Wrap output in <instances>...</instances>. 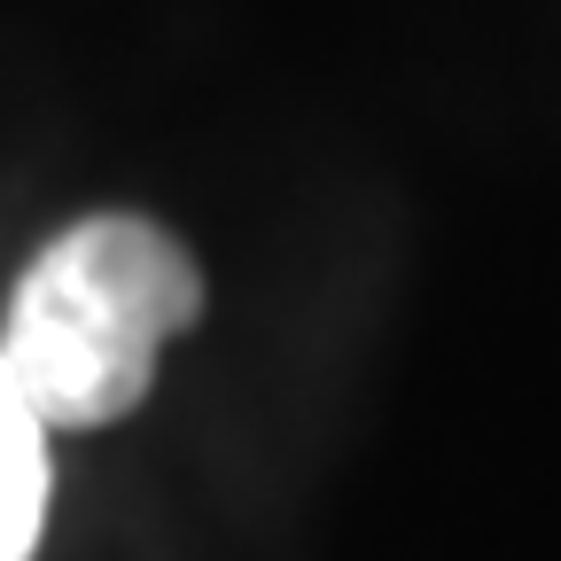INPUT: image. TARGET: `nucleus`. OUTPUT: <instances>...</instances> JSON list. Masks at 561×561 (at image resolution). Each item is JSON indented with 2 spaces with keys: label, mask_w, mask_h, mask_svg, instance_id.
Segmentation results:
<instances>
[{
  "label": "nucleus",
  "mask_w": 561,
  "mask_h": 561,
  "mask_svg": "<svg viewBox=\"0 0 561 561\" xmlns=\"http://www.w3.org/2000/svg\"><path fill=\"white\" fill-rule=\"evenodd\" d=\"M195 257L133 210H102L55 234L9 297L0 359L47 430H102L149 398L157 351L195 328Z\"/></svg>",
  "instance_id": "nucleus-1"
},
{
  "label": "nucleus",
  "mask_w": 561,
  "mask_h": 561,
  "mask_svg": "<svg viewBox=\"0 0 561 561\" xmlns=\"http://www.w3.org/2000/svg\"><path fill=\"white\" fill-rule=\"evenodd\" d=\"M47 523V421L0 359V561H32Z\"/></svg>",
  "instance_id": "nucleus-2"
}]
</instances>
